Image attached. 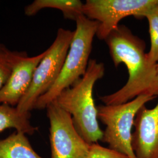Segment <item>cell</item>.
Returning a JSON list of instances; mask_svg holds the SVG:
<instances>
[{"instance_id":"obj_1","label":"cell","mask_w":158,"mask_h":158,"mask_svg":"<svg viewBox=\"0 0 158 158\" xmlns=\"http://www.w3.org/2000/svg\"><path fill=\"white\" fill-rule=\"evenodd\" d=\"M106 41L114 65L117 67L124 63L128 69L129 78L119 90L101 97V101L105 105H117L143 94L158 96L157 64H153L148 59L143 41L122 25H119Z\"/></svg>"},{"instance_id":"obj_2","label":"cell","mask_w":158,"mask_h":158,"mask_svg":"<svg viewBox=\"0 0 158 158\" xmlns=\"http://www.w3.org/2000/svg\"><path fill=\"white\" fill-rule=\"evenodd\" d=\"M105 73L102 63L90 60L85 74L73 85L66 89L55 100L72 117L79 134L89 144L102 141L103 131L97 118V110L93 96L96 81Z\"/></svg>"},{"instance_id":"obj_3","label":"cell","mask_w":158,"mask_h":158,"mask_svg":"<svg viewBox=\"0 0 158 158\" xmlns=\"http://www.w3.org/2000/svg\"><path fill=\"white\" fill-rule=\"evenodd\" d=\"M76 28L62 70L55 84L36 102L34 109H45L63 91L85 74L99 23L82 15L76 20Z\"/></svg>"},{"instance_id":"obj_4","label":"cell","mask_w":158,"mask_h":158,"mask_svg":"<svg viewBox=\"0 0 158 158\" xmlns=\"http://www.w3.org/2000/svg\"><path fill=\"white\" fill-rule=\"evenodd\" d=\"M155 97L143 94L123 104L97 106V118L106 126L102 141L107 143L109 148L129 158H136L132 147V129L136 115Z\"/></svg>"},{"instance_id":"obj_5","label":"cell","mask_w":158,"mask_h":158,"mask_svg":"<svg viewBox=\"0 0 158 158\" xmlns=\"http://www.w3.org/2000/svg\"><path fill=\"white\" fill-rule=\"evenodd\" d=\"M74 31L60 28L45 56L34 72L28 90L17 104L22 113H29L40 96L49 90L56 82L62 70L65 59L73 38Z\"/></svg>"},{"instance_id":"obj_6","label":"cell","mask_w":158,"mask_h":158,"mask_svg":"<svg viewBox=\"0 0 158 158\" xmlns=\"http://www.w3.org/2000/svg\"><path fill=\"white\" fill-rule=\"evenodd\" d=\"M158 0H87L83 13L85 17L99 23L96 36L106 40L125 17H145L157 6Z\"/></svg>"},{"instance_id":"obj_7","label":"cell","mask_w":158,"mask_h":158,"mask_svg":"<svg viewBox=\"0 0 158 158\" xmlns=\"http://www.w3.org/2000/svg\"><path fill=\"white\" fill-rule=\"evenodd\" d=\"M51 158H87L90 145L76 129L72 116L55 101L47 107Z\"/></svg>"},{"instance_id":"obj_8","label":"cell","mask_w":158,"mask_h":158,"mask_svg":"<svg viewBox=\"0 0 158 158\" xmlns=\"http://www.w3.org/2000/svg\"><path fill=\"white\" fill-rule=\"evenodd\" d=\"M132 147L136 158H158V102L149 109L145 106L136 115Z\"/></svg>"},{"instance_id":"obj_9","label":"cell","mask_w":158,"mask_h":158,"mask_svg":"<svg viewBox=\"0 0 158 158\" xmlns=\"http://www.w3.org/2000/svg\"><path fill=\"white\" fill-rule=\"evenodd\" d=\"M47 49L38 55L23 57L14 67L6 85L0 90V103L17 106L30 87L34 72L45 56Z\"/></svg>"},{"instance_id":"obj_10","label":"cell","mask_w":158,"mask_h":158,"mask_svg":"<svg viewBox=\"0 0 158 158\" xmlns=\"http://www.w3.org/2000/svg\"><path fill=\"white\" fill-rule=\"evenodd\" d=\"M84 3L79 0H35L25 8L27 16L31 17L41 10L53 8L62 12L66 19L75 21L83 15Z\"/></svg>"},{"instance_id":"obj_11","label":"cell","mask_w":158,"mask_h":158,"mask_svg":"<svg viewBox=\"0 0 158 158\" xmlns=\"http://www.w3.org/2000/svg\"><path fill=\"white\" fill-rule=\"evenodd\" d=\"M0 158H42L31 147L25 134L15 132L0 141Z\"/></svg>"},{"instance_id":"obj_12","label":"cell","mask_w":158,"mask_h":158,"mask_svg":"<svg viewBox=\"0 0 158 158\" xmlns=\"http://www.w3.org/2000/svg\"><path fill=\"white\" fill-rule=\"evenodd\" d=\"M30 113H21L17 107L6 104H0V132L8 128H14L17 132L32 135L37 128L29 121Z\"/></svg>"},{"instance_id":"obj_13","label":"cell","mask_w":158,"mask_h":158,"mask_svg":"<svg viewBox=\"0 0 158 158\" xmlns=\"http://www.w3.org/2000/svg\"><path fill=\"white\" fill-rule=\"evenodd\" d=\"M27 56L25 52L12 51L0 44V90L8 81L17 63Z\"/></svg>"},{"instance_id":"obj_14","label":"cell","mask_w":158,"mask_h":158,"mask_svg":"<svg viewBox=\"0 0 158 158\" xmlns=\"http://www.w3.org/2000/svg\"><path fill=\"white\" fill-rule=\"evenodd\" d=\"M158 5V4H157ZM149 23L151 48L147 55L149 61L153 64L158 63V7L153 8L145 16Z\"/></svg>"},{"instance_id":"obj_15","label":"cell","mask_w":158,"mask_h":158,"mask_svg":"<svg viewBox=\"0 0 158 158\" xmlns=\"http://www.w3.org/2000/svg\"><path fill=\"white\" fill-rule=\"evenodd\" d=\"M87 158H129L127 156L114 151L110 148L102 147L97 143L91 144Z\"/></svg>"},{"instance_id":"obj_16","label":"cell","mask_w":158,"mask_h":158,"mask_svg":"<svg viewBox=\"0 0 158 158\" xmlns=\"http://www.w3.org/2000/svg\"><path fill=\"white\" fill-rule=\"evenodd\" d=\"M156 83H157V89L158 91V63L156 64Z\"/></svg>"},{"instance_id":"obj_17","label":"cell","mask_w":158,"mask_h":158,"mask_svg":"<svg viewBox=\"0 0 158 158\" xmlns=\"http://www.w3.org/2000/svg\"><path fill=\"white\" fill-rule=\"evenodd\" d=\"M157 6H158V5H157Z\"/></svg>"}]
</instances>
